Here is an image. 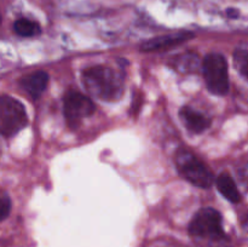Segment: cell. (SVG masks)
<instances>
[{"instance_id":"cell-3","label":"cell","mask_w":248,"mask_h":247,"mask_svg":"<svg viewBox=\"0 0 248 247\" xmlns=\"http://www.w3.org/2000/svg\"><path fill=\"white\" fill-rule=\"evenodd\" d=\"M203 77L207 89L212 93L224 96L229 92V72L228 62L219 53H210L202 63Z\"/></svg>"},{"instance_id":"cell-5","label":"cell","mask_w":248,"mask_h":247,"mask_svg":"<svg viewBox=\"0 0 248 247\" xmlns=\"http://www.w3.org/2000/svg\"><path fill=\"white\" fill-rule=\"evenodd\" d=\"M191 236L203 239H220L224 236L222 228V216L216 208L206 207L194 216L189 224Z\"/></svg>"},{"instance_id":"cell-13","label":"cell","mask_w":248,"mask_h":247,"mask_svg":"<svg viewBox=\"0 0 248 247\" xmlns=\"http://www.w3.org/2000/svg\"><path fill=\"white\" fill-rule=\"evenodd\" d=\"M234 64L235 68L240 72L244 77L248 75V51L246 46L236 48L234 53Z\"/></svg>"},{"instance_id":"cell-14","label":"cell","mask_w":248,"mask_h":247,"mask_svg":"<svg viewBox=\"0 0 248 247\" xmlns=\"http://www.w3.org/2000/svg\"><path fill=\"white\" fill-rule=\"evenodd\" d=\"M10 200L7 198H0V222L9 216L10 213Z\"/></svg>"},{"instance_id":"cell-9","label":"cell","mask_w":248,"mask_h":247,"mask_svg":"<svg viewBox=\"0 0 248 247\" xmlns=\"http://www.w3.org/2000/svg\"><path fill=\"white\" fill-rule=\"evenodd\" d=\"M179 114H181V118L186 127L194 133L203 132L211 125L210 119L206 118L205 115H202L199 111L194 110L190 107H183Z\"/></svg>"},{"instance_id":"cell-15","label":"cell","mask_w":248,"mask_h":247,"mask_svg":"<svg viewBox=\"0 0 248 247\" xmlns=\"http://www.w3.org/2000/svg\"><path fill=\"white\" fill-rule=\"evenodd\" d=\"M227 15L230 17V18H237V17H239V15H240V11H239V10H236V9H228L227 10Z\"/></svg>"},{"instance_id":"cell-4","label":"cell","mask_w":248,"mask_h":247,"mask_svg":"<svg viewBox=\"0 0 248 247\" xmlns=\"http://www.w3.org/2000/svg\"><path fill=\"white\" fill-rule=\"evenodd\" d=\"M28 124L23 104L10 96H0V133L12 137Z\"/></svg>"},{"instance_id":"cell-1","label":"cell","mask_w":248,"mask_h":247,"mask_svg":"<svg viewBox=\"0 0 248 247\" xmlns=\"http://www.w3.org/2000/svg\"><path fill=\"white\" fill-rule=\"evenodd\" d=\"M82 82L89 93L102 101H116L124 92L123 77L104 65L85 69L82 72Z\"/></svg>"},{"instance_id":"cell-2","label":"cell","mask_w":248,"mask_h":247,"mask_svg":"<svg viewBox=\"0 0 248 247\" xmlns=\"http://www.w3.org/2000/svg\"><path fill=\"white\" fill-rule=\"evenodd\" d=\"M176 165L179 173L200 188H211L213 184V174L195 155L186 149L178 150L176 154Z\"/></svg>"},{"instance_id":"cell-12","label":"cell","mask_w":248,"mask_h":247,"mask_svg":"<svg viewBox=\"0 0 248 247\" xmlns=\"http://www.w3.org/2000/svg\"><path fill=\"white\" fill-rule=\"evenodd\" d=\"M14 29L19 36H35L41 33V28L39 23L27 18H19L15 22Z\"/></svg>"},{"instance_id":"cell-16","label":"cell","mask_w":248,"mask_h":247,"mask_svg":"<svg viewBox=\"0 0 248 247\" xmlns=\"http://www.w3.org/2000/svg\"><path fill=\"white\" fill-rule=\"evenodd\" d=\"M0 22H1V17H0Z\"/></svg>"},{"instance_id":"cell-8","label":"cell","mask_w":248,"mask_h":247,"mask_svg":"<svg viewBox=\"0 0 248 247\" xmlns=\"http://www.w3.org/2000/svg\"><path fill=\"white\" fill-rule=\"evenodd\" d=\"M48 82V74L44 70H38L31 74L26 75L19 80L22 89L33 99H38L46 90Z\"/></svg>"},{"instance_id":"cell-6","label":"cell","mask_w":248,"mask_h":247,"mask_svg":"<svg viewBox=\"0 0 248 247\" xmlns=\"http://www.w3.org/2000/svg\"><path fill=\"white\" fill-rule=\"evenodd\" d=\"M94 107L91 98L81 92L68 91L63 98V111L68 125L72 128H77L85 118L93 114Z\"/></svg>"},{"instance_id":"cell-10","label":"cell","mask_w":248,"mask_h":247,"mask_svg":"<svg viewBox=\"0 0 248 247\" xmlns=\"http://www.w3.org/2000/svg\"><path fill=\"white\" fill-rule=\"evenodd\" d=\"M217 188L219 190V193L224 196L227 200H229L230 202L237 203L241 200V195H240V191L237 189L236 184H235L234 179L230 174L228 173H222L217 178Z\"/></svg>"},{"instance_id":"cell-11","label":"cell","mask_w":248,"mask_h":247,"mask_svg":"<svg viewBox=\"0 0 248 247\" xmlns=\"http://www.w3.org/2000/svg\"><path fill=\"white\" fill-rule=\"evenodd\" d=\"M199 57L196 53H182L178 55L173 61H172V67L176 68L178 72L182 73H191L195 72L199 67Z\"/></svg>"},{"instance_id":"cell-7","label":"cell","mask_w":248,"mask_h":247,"mask_svg":"<svg viewBox=\"0 0 248 247\" xmlns=\"http://www.w3.org/2000/svg\"><path fill=\"white\" fill-rule=\"evenodd\" d=\"M193 36L194 34L190 33V31H179V33L170 34V35L157 36V38L144 41V43L140 45V50L144 51V52H150V51L172 47V46H176L178 45V44H182L184 43V41L189 40V39H191Z\"/></svg>"}]
</instances>
